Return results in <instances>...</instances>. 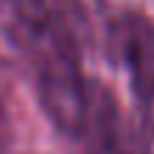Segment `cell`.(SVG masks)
<instances>
[{
    "label": "cell",
    "instance_id": "2",
    "mask_svg": "<svg viewBox=\"0 0 154 154\" xmlns=\"http://www.w3.org/2000/svg\"><path fill=\"white\" fill-rule=\"evenodd\" d=\"M123 57L128 66L131 88L143 109L154 111V26L146 17L131 14L123 29Z\"/></svg>",
    "mask_w": 154,
    "mask_h": 154
},
{
    "label": "cell",
    "instance_id": "3",
    "mask_svg": "<svg viewBox=\"0 0 154 154\" xmlns=\"http://www.w3.org/2000/svg\"><path fill=\"white\" fill-rule=\"evenodd\" d=\"M83 137L88 143V154H134L131 140L123 131L120 114L103 88L91 91V109H88Z\"/></svg>",
    "mask_w": 154,
    "mask_h": 154
},
{
    "label": "cell",
    "instance_id": "1",
    "mask_svg": "<svg viewBox=\"0 0 154 154\" xmlns=\"http://www.w3.org/2000/svg\"><path fill=\"white\" fill-rule=\"evenodd\" d=\"M0 17L23 51L54 34L72 32L66 0H0Z\"/></svg>",
    "mask_w": 154,
    "mask_h": 154
}]
</instances>
